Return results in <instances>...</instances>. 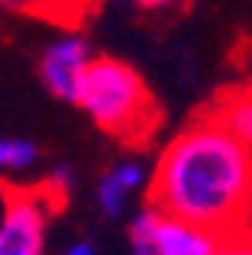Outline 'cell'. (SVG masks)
Listing matches in <instances>:
<instances>
[{
	"label": "cell",
	"mask_w": 252,
	"mask_h": 255,
	"mask_svg": "<svg viewBox=\"0 0 252 255\" xmlns=\"http://www.w3.org/2000/svg\"><path fill=\"white\" fill-rule=\"evenodd\" d=\"M131 3L137 9H146V12H161V9H179L188 0H131Z\"/></svg>",
	"instance_id": "8fae6325"
},
{
	"label": "cell",
	"mask_w": 252,
	"mask_h": 255,
	"mask_svg": "<svg viewBox=\"0 0 252 255\" xmlns=\"http://www.w3.org/2000/svg\"><path fill=\"white\" fill-rule=\"evenodd\" d=\"M76 107L101 128L125 140L143 143L158 125L155 104L146 79L122 58H94L82 79Z\"/></svg>",
	"instance_id": "7a4b0ae2"
},
{
	"label": "cell",
	"mask_w": 252,
	"mask_h": 255,
	"mask_svg": "<svg viewBox=\"0 0 252 255\" xmlns=\"http://www.w3.org/2000/svg\"><path fill=\"white\" fill-rule=\"evenodd\" d=\"M37 164H40V146L34 140L0 134V179L27 173Z\"/></svg>",
	"instance_id": "ba28073f"
},
{
	"label": "cell",
	"mask_w": 252,
	"mask_h": 255,
	"mask_svg": "<svg viewBox=\"0 0 252 255\" xmlns=\"http://www.w3.org/2000/svg\"><path fill=\"white\" fill-rule=\"evenodd\" d=\"M155 167L140 155H125L116 164H110L98 182H94V201L107 219H122L137 204L140 195H149Z\"/></svg>",
	"instance_id": "8992f818"
},
{
	"label": "cell",
	"mask_w": 252,
	"mask_h": 255,
	"mask_svg": "<svg viewBox=\"0 0 252 255\" xmlns=\"http://www.w3.org/2000/svg\"><path fill=\"white\" fill-rule=\"evenodd\" d=\"M0 3H15V0H0Z\"/></svg>",
	"instance_id": "2e32d148"
},
{
	"label": "cell",
	"mask_w": 252,
	"mask_h": 255,
	"mask_svg": "<svg viewBox=\"0 0 252 255\" xmlns=\"http://www.w3.org/2000/svg\"><path fill=\"white\" fill-rule=\"evenodd\" d=\"M12 6H27L34 12H46V15H64V6H76L79 0H15Z\"/></svg>",
	"instance_id": "30bf717a"
},
{
	"label": "cell",
	"mask_w": 252,
	"mask_h": 255,
	"mask_svg": "<svg viewBox=\"0 0 252 255\" xmlns=\"http://www.w3.org/2000/svg\"><path fill=\"white\" fill-rule=\"evenodd\" d=\"M149 198L219 237L252 231V146L213 113L198 116L161 149Z\"/></svg>",
	"instance_id": "6da1fadb"
},
{
	"label": "cell",
	"mask_w": 252,
	"mask_h": 255,
	"mask_svg": "<svg viewBox=\"0 0 252 255\" xmlns=\"http://www.w3.org/2000/svg\"><path fill=\"white\" fill-rule=\"evenodd\" d=\"M73 182H76V176H73V167L70 164H58L49 176H46V191L49 195H55L58 201H64L70 191H73Z\"/></svg>",
	"instance_id": "9c48e42d"
},
{
	"label": "cell",
	"mask_w": 252,
	"mask_h": 255,
	"mask_svg": "<svg viewBox=\"0 0 252 255\" xmlns=\"http://www.w3.org/2000/svg\"><path fill=\"white\" fill-rule=\"evenodd\" d=\"M91 61H94V52L82 34H76V30L58 34L40 55V79L46 91L52 98L76 107L79 88H82V79L91 67Z\"/></svg>",
	"instance_id": "5b68a950"
},
{
	"label": "cell",
	"mask_w": 252,
	"mask_h": 255,
	"mask_svg": "<svg viewBox=\"0 0 252 255\" xmlns=\"http://www.w3.org/2000/svg\"><path fill=\"white\" fill-rule=\"evenodd\" d=\"M58 198L40 188H15L0 219V255H46L49 219L58 210Z\"/></svg>",
	"instance_id": "277c9868"
},
{
	"label": "cell",
	"mask_w": 252,
	"mask_h": 255,
	"mask_svg": "<svg viewBox=\"0 0 252 255\" xmlns=\"http://www.w3.org/2000/svg\"><path fill=\"white\" fill-rule=\"evenodd\" d=\"M210 113L222 122L237 140L252 146V88H237V91L225 94Z\"/></svg>",
	"instance_id": "52a82bcc"
},
{
	"label": "cell",
	"mask_w": 252,
	"mask_h": 255,
	"mask_svg": "<svg viewBox=\"0 0 252 255\" xmlns=\"http://www.w3.org/2000/svg\"><path fill=\"white\" fill-rule=\"evenodd\" d=\"M61 255H98V249H94V243L91 240H73Z\"/></svg>",
	"instance_id": "4fadbf2b"
},
{
	"label": "cell",
	"mask_w": 252,
	"mask_h": 255,
	"mask_svg": "<svg viewBox=\"0 0 252 255\" xmlns=\"http://www.w3.org/2000/svg\"><path fill=\"white\" fill-rule=\"evenodd\" d=\"M219 240L216 231L179 219L158 204L140 207L128 222L131 255H210Z\"/></svg>",
	"instance_id": "3957f363"
},
{
	"label": "cell",
	"mask_w": 252,
	"mask_h": 255,
	"mask_svg": "<svg viewBox=\"0 0 252 255\" xmlns=\"http://www.w3.org/2000/svg\"><path fill=\"white\" fill-rule=\"evenodd\" d=\"M228 237H231L234 255H252V231H243V234H228Z\"/></svg>",
	"instance_id": "7c38bea8"
},
{
	"label": "cell",
	"mask_w": 252,
	"mask_h": 255,
	"mask_svg": "<svg viewBox=\"0 0 252 255\" xmlns=\"http://www.w3.org/2000/svg\"><path fill=\"white\" fill-rule=\"evenodd\" d=\"M210 255H234V246H231V237H222L219 240V246L210 252Z\"/></svg>",
	"instance_id": "9a60e30c"
},
{
	"label": "cell",
	"mask_w": 252,
	"mask_h": 255,
	"mask_svg": "<svg viewBox=\"0 0 252 255\" xmlns=\"http://www.w3.org/2000/svg\"><path fill=\"white\" fill-rule=\"evenodd\" d=\"M12 185L6 182V179H0V219H3V213H6V207H9V198H12Z\"/></svg>",
	"instance_id": "5bb4252c"
}]
</instances>
